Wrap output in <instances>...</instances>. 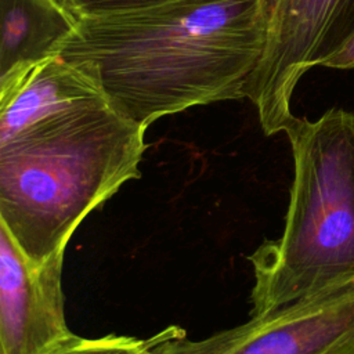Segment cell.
I'll list each match as a JSON object with an SVG mask.
<instances>
[{
  "label": "cell",
  "instance_id": "cell-1",
  "mask_svg": "<svg viewBox=\"0 0 354 354\" xmlns=\"http://www.w3.org/2000/svg\"><path fill=\"white\" fill-rule=\"evenodd\" d=\"M266 41L260 0H176L82 17L58 54L90 68L109 104L148 129L192 106L243 98Z\"/></svg>",
  "mask_w": 354,
  "mask_h": 354
},
{
  "label": "cell",
  "instance_id": "cell-2",
  "mask_svg": "<svg viewBox=\"0 0 354 354\" xmlns=\"http://www.w3.org/2000/svg\"><path fill=\"white\" fill-rule=\"evenodd\" d=\"M145 131L104 100L0 144V225L36 263L65 253L80 223L141 177Z\"/></svg>",
  "mask_w": 354,
  "mask_h": 354
},
{
  "label": "cell",
  "instance_id": "cell-3",
  "mask_svg": "<svg viewBox=\"0 0 354 354\" xmlns=\"http://www.w3.org/2000/svg\"><path fill=\"white\" fill-rule=\"evenodd\" d=\"M283 232L250 256V315L354 285V112L295 118Z\"/></svg>",
  "mask_w": 354,
  "mask_h": 354
},
{
  "label": "cell",
  "instance_id": "cell-4",
  "mask_svg": "<svg viewBox=\"0 0 354 354\" xmlns=\"http://www.w3.org/2000/svg\"><path fill=\"white\" fill-rule=\"evenodd\" d=\"M354 32V0H281L263 55L245 84L266 136L296 118L293 91L303 75L324 62Z\"/></svg>",
  "mask_w": 354,
  "mask_h": 354
},
{
  "label": "cell",
  "instance_id": "cell-5",
  "mask_svg": "<svg viewBox=\"0 0 354 354\" xmlns=\"http://www.w3.org/2000/svg\"><path fill=\"white\" fill-rule=\"evenodd\" d=\"M151 354H354V285L252 315L199 340L169 326Z\"/></svg>",
  "mask_w": 354,
  "mask_h": 354
},
{
  "label": "cell",
  "instance_id": "cell-6",
  "mask_svg": "<svg viewBox=\"0 0 354 354\" xmlns=\"http://www.w3.org/2000/svg\"><path fill=\"white\" fill-rule=\"evenodd\" d=\"M64 254L36 263L0 225V354H48L75 336L65 317Z\"/></svg>",
  "mask_w": 354,
  "mask_h": 354
},
{
  "label": "cell",
  "instance_id": "cell-7",
  "mask_svg": "<svg viewBox=\"0 0 354 354\" xmlns=\"http://www.w3.org/2000/svg\"><path fill=\"white\" fill-rule=\"evenodd\" d=\"M106 100L94 72L59 54L0 77V144L26 127Z\"/></svg>",
  "mask_w": 354,
  "mask_h": 354
},
{
  "label": "cell",
  "instance_id": "cell-8",
  "mask_svg": "<svg viewBox=\"0 0 354 354\" xmlns=\"http://www.w3.org/2000/svg\"><path fill=\"white\" fill-rule=\"evenodd\" d=\"M75 26L53 0H0V77L58 54Z\"/></svg>",
  "mask_w": 354,
  "mask_h": 354
},
{
  "label": "cell",
  "instance_id": "cell-9",
  "mask_svg": "<svg viewBox=\"0 0 354 354\" xmlns=\"http://www.w3.org/2000/svg\"><path fill=\"white\" fill-rule=\"evenodd\" d=\"M167 333V328L155 336L141 339L124 335L82 337L75 335L48 354H151L153 346Z\"/></svg>",
  "mask_w": 354,
  "mask_h": 354
},
{
  "label": "cell",
  "instance_id": "cell-10",
  "mask_svg": "<svg viewBox=\"0 0 354 354\" xmlns=\"http://www.w3.org/2000/svg\"><path fill=\"white\" fill-rule=\"evenodd\" d=\"M171 1L176 0H66L68 12L76 22L82 17L137 11Z\"/></svg>",
  "mask_w": 354,
  "mask_h": 354
},
{
  "label": "cell",
  "instance_id": "cell-11",
  "mask_svg": "<svg viewBox=\"0 0 354 354\" xmlns=\"http://www.w3.org/2000/svg\"><path fill=\"white\" fill-rule=\"evenodd\" d=\"M325 68L354 69V32L351 36L324 62Z\"/></svg>",
  "mask_w": 354,
  "mask_h": 354
},
{
  "label": "cell",
  "instance_id": "cell-12",
  "mask_svg": "<svg viewBox=\"0 0 354 354\" xmlns=\"http://www.w3.org/2000/svg\"><path fill=\"white\" fill-rule=\"evenodd\" d=\"M279 4H281V0H260L261 14H263V18L267 25V33H268V29L272 24V19L275 17V12H277Z\"/></svg>",
  "mask_w": 354,
  "mask_h": 354
}]
</instances>
